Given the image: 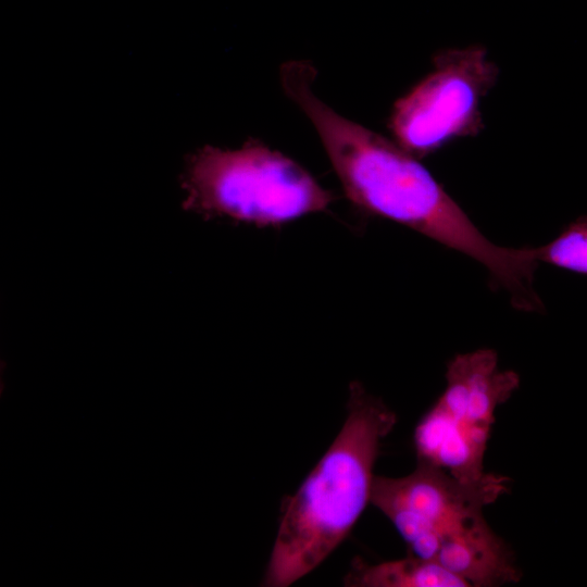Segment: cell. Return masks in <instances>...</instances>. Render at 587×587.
<instances>
[{
    "mask_svg": "<svg viewBox=\"0 0 587 587\" xmlns=\"http://www.w3.org/2000/svg\"><path fill=\"white\" fill-rule=\"evenodd\" d=\"M508 489L502 475L466 482L417 462L403 477L374 475L370 502L395 525L410 553L469 586L494 587L521 577L512 550L484 517V508Z\"/></svg>",
    "mask_w": 587,
    "mask_h": 587,
    "instance_id": "3",
    "label": "cell"
},
{
    "mask_svg": "<svg viewBox=\"0 0 587 587\" xmlns=\"http://www.w3.org/2000/svg\"><path fill=\"white\" fill-rule=\"evenodd\" d=\"M447 386L417 423L414 447L417 462L439 467L466 482L484 471L496 409L520 386L513 371L498 367L491 349L454 357L447 365Z\"/></svg>",
    "mask_w": 587,
    "mask_h": 587,
    "instance_id": "5",
    "label": "cell"
},
{
    "mask_svg": "<svg viewBox=\"0 0 587 587\" xmlns=\"http://www.w3.org/2000/svg\"><path fill=\"white\" fill-rule=\"evenodd\" d=\"M433 65L395 102L388 122L395 142L416 159L480 133V102L499 75L482 46L441 50Z\"/></svg>",
    "mask_w": 587,
    "mask_h": 587,
    "instance_id": "6",
    "label": "cell"
},
{
    "mask_svg": "<svg viewBox=\"0 0 587 587\" xmlns=\"http://www.w3.org/2000/svg\"><path fill=\"white\" fill-rule=\"evenodd\" d=\"M347 411L330 447L283 505L264 586H289L312 572L346 539L370 502L380 442L397 416L358 382L350 384Z\"/></svg>",
    "mask_w": 587,
    "mask_h": 587,
    "instance_id": "2",
    "label": "cell"
},
{
    "mask_svg": "<svg viewBox=\"0 0 587 587\" xmlns=\"http://www.w3.org/2000/svg\"><path fill=\"white\" fill-rule=\"evenodd\" d=\"M182 187L185 210L258 227L325 211L334 200L297 162L254 141L234 150H198L187 161Z\"/></svg>",
    "mask_w": 587,
    "mask_h": 587,
    "instance_id": "4",
    "label": "cell"
},
{
    "mask_svg": "<svg viewBox=\"0 0 587 587\" xmlns=\"http://www.w3.org/2000/svg\"><path fill=\"white\" fill-rule=\"evenodd\" d=\"M3 369H4V363L2 361H0V397H1V394L3 391V382H2V378H1V374H2Z\"/></svg>",
    "mask_w": 587,
    "mask_h": 587,
    "instance_id": "9",
    "label": "cell"
},
{
    "mask_svg": "<svg viewBox=\"0 0 587 587\" xmlns=\"http://www.w3.org/2000/svg\"><path fill=\"white\" fill-rule=\"evenodd\" d=\"M352 587H469L438 564L412 553L399 560L367 564L355 559L345 577Z\"/></svg>",
    "mask_w": 587,
    "mask_h": 587,
    "instance_id": "7",
    "label": "cell"
},
{
    "mask_svg": "<svg viewBox=\"0 0 587 587\" xmlns=\"http://www.w3.org/2000/svg\"><path fill=\"white\" fill-rule=\"evenodd\" d=\"M537 261L579 274L587 271V223L580 216L551 242L535 248Z\"/></svg>",
    "mask_w": 587,
    "mask_h": 587,
    "instance_id": "8",
    "label": "cell"
},
{
    "mask_svg": "<svg viewBox=\"0 0 587 587\" xmlns=\"http://www.w3.org/2000/svg\"><path fill=\"white\" fill-rule=\"evenodd\" d=\"M315 76L309 61H289L280 68L285 93L312 122L347 198L473 258L508 291L513 307L541 311L533 285L535 248L509 249L488 240L419 159L319 99L312 90Z\"/></svg>",
    "mask_w": 587,
    "mask_h": 587,
    "instance_id": "1",
    "label": "cell"
}]
</instances>
